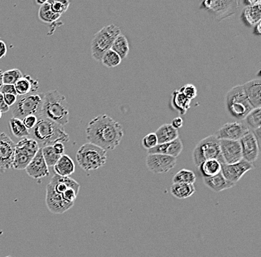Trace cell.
<instances>
[{
    "label": "cell",
    "instance_id": "6",
    "mask_svg": "<svg viewBox=\"0 0 261 257\" xmlns=\"http://www.w3.org/2000/svg\"><path fill=\"white\" fill-rule=\"evenodd\" d=\"M76 159L79 166L85 171H94L106 163L107 151L92 143H87L79 148Z\"/></svg>",
    "mask_w": 261,
    "mask_h": 257
},
{
    "label": "cell",
    "instance_id": "10",
    "mask_svg": "<svg viewBox=\"0 0 261 257\" xmlns=\"http://www.w3.org/2000/svg\"><path fill=\"white\" fill-rule=\"evenodd\" d=\"M38 143L32 138L22 139L16 143L13 166L16 170H25L39 149Z\"/></svg>",
    "mask_w": 261,
    "mask_h": 257
},
{
    "label": "cell",
    "instance_id": "16",
    "mask_svg": "<svg viewBox=\"0 0 261 257\" xmlns=\"http://www.w3.org/2000/svg\"><path fill=\"white\" fill-rule=\"evenodd\" d=\"M242 157L250 163L257 161L260 154V143L251 132H248L240 140Z\"/></svg>",
    "mask_w": 261,
    "mask_h": 257
},
{
    "label": "cell",
    "instance_id": "35",
    "mask_svg": "<svg viewBox=\"0 0 261 257\" xmlns=\"http://www.w3.org/2000/svg\"><path fill=\"white\" fill-rule=\"evenodd\" d=\"M42 156L48 167H53L56 165L61 156L58 155L53 151L52 146L42 148Z\"/></svg>",
    "mask_w": 261,
    "mask_h": 257
},
{
    "label": "cell",
    "instance_id": "25",
    "mask_svg": "<svg viewBox=\"0 0 261 257\" xmlns=\"http://www.w3.org/2000/svg\"><path fill=\"white\" fill-rule=\"evenodd\" d=\"M158 144L170 143L179 138L178 131L174 129L171 124H163L155 132Z\"/></svg>",
    "mask_w": 261,
    "mask_h": 257
},
{
    "label": "cell",
    "instance_id": "14",
    "mask_svg": "<svg viewBox=\"0 0 261 257\" xmlns=\"http://www.w3.org/2000/svg\"><path fill=\"white\" fill-rule=\"evenodd\" d=\"M177 158L163 154H148L146 165L149 171L155 174L166 173L175 167Z\"/></svg>",
    "mask_w": 261,
    "mask_h": 257
},
{
    "label": "cell",
    "instance_id": "45",
    "mask_svg": "<svg viewBox=\"0 0 261 257\" xmlns=\"http://www.w3.org/2000/svg\"><path fill=\"white\" fill-rule=\"evenodd\" d=\"M9 109H10V108L5 102L3 94H0V112L2 113H7Z\"/></svg>",
    "mask_w": 261,
    "mask_h": 257
},
{
    "label": "cell",
    "instance_id": "7",
    "mask_svg": "<svg viewBox=\"0 0 261 257\" xmlns=\"http://www.w3.org/2000/svg\"><path fill=\"white\" fill-rule=\"evenodd\" d=\"M120 34L119 27L114 24L107 25L100 30L92 41V57L96 61H101L103 55L111 49L114 40Z\"/></svg>",
    "mask_w": 261,
    "mask_h": 257
},
{
    "label": "cell",
    "instance_id": "23",
    "mask_svg": "<svg viewBox=\"0 0 261 257\" xmlns=\"http://www.w3.org/2000/svg\"><path fill=\"white\" fill-rule=\"evenodd\" d=\"M56 174L63 177H69L75 171V162L69 156L63 154L53 166Z\"/></svg>",
    "mask_w": 261,
    "mask_h": 257
},
{
    "label": "cell",
    "instance_id": "32",
    "mask_svg": "<svg viewBox=\"0 0 261 257\" xmlns=\"http://www.w3.org/2000/svg\"><path fill=\"white\" fill-rule=\"evenodd\" d=\"M9 125L14 137L22 139L29 137L30 131L26 128L22 119L12 117L9 120Z\"/></svg>",
    "mask_w": 261,
    "mask_h": 257
},
{
    "label": "cell",
    "instance_id": "40",
    "mask_svg": "<svg viewBox=\"0 0 261 257\" xmlns=\"http://www.w3.org/2000/svg\"><path fill=\"white\" fill-rule=\"evenodd\" d=\"M38 117L34 116V115H29L27 116L23 119V124L26 126L28 131H31V129L34 128V126L37 124Z\"/></svg>",
    "mask_w": 261,
    "mask_h": 257
},
{
    "label": "cell",
    "instance_id": "50",
    "mask_svg": "<svg viewBox=\"0 0 261 257\" xmlns=\"http://www.w3.org/2000/svg\"><path fill=\"white\" fill-rule=\"evenodd\" d=\"M45 2L46 1H37V4L40 5L41 6H42V5L45 4Z\"/></svg>",
    "mask_w": 261,
    "mask_h": 257
},
{
    "label": "cell",
    "instance_id": "49",
    "mask_svg": "<svg viewBox=\"0 0 261 257\" xmlns=\"http://www.w3.org/2000/svg\"><path fill=\"white\" fill-rule=\"evenodd\" d=\"M3 70H0V90L3 86Z\"/></svg>",
    "mask_w": 261,
    "mask_h": 257
},
{
    "label": "cell",
    "instance_id": "1",
    "mask_svg": "<svg viewBox=\"0 0 261 257\" xmlns=\"http://www.w3.org/2000/svg\"><path fill=\"white\" fill-rule=\"evenodd\" d=\"M80 184L70 177L55 174L46 187L45 203L50 212L63 214L73 207Z\"/></svg>",
    "mask_w": 261,
    "mask_h": 257
},
{
    "label": "cell",
    "instance_id": "27",
    "mask_svg": "<svg viewBox=\"0 0 261 257\" xmlns=\"http://www.w3.org/2000/svg\"><path fill=\"white\" fill-rule=\"evenodd\" d=\"M204 178L212 177L221 172V163L217 159L204 161L198 167Z\"/></svg>",
    "mask_w": 261,
    "mask_h": 257
},
{
    "label": "cell",
    "instance_id": "33",
    "mask_svg": "<svg viewBox=\"0 0 261 257\" xmlns=\"http://www.w3.org/2000/svg\"><path fill=\"white\" fill-rule=\"evenodd\" d=\"M196 181V175L190 170L182 169L177 172L173 177V183L194 184Z\"/></svg>",
    "mask_w": 261,
    "mask_h": 257
},
{
    "label": "cell",
    "instance_id": "41",
    "mask_svg": "<svg viewBox=\"0 0 261 257\" xmlns=\"http://www.w3.org/2000/svg\"><path fill=\"white\" fill-rule=\"evenodd\" d=\"M0 94L5 95V94H14V95L17 96V92H16L15 87L14 85H3L0 90Z\"/></svg>",
    "mask_w": 261,
    "mask_h": 257
},
{
    "label": "cell",
    "instance_id": "11",
    "mask_svg": "<svg viewBox=\"0 0 261 257\" xmlns=\"http://www.w3.org/2000/svg\"><path fill=\"white\" fill-rule=\"evenodd\" d=\"M238 0H206L200 5V9L206 11L218 21L232 17L240 7Z\"/></svg>",
    "mask_w": 261,
    "mask_h": 257
},
{
    "label": "cell",
    "instance_id": "39",
    "mask_svg": "<svg viewBox=\"0 0 261 257\" xmlns=\"http://www.w3.org/2000/svg\"><path fill=\"white\" fill-rule=\"evenodd\" d=\"M157 144H158V141H157V136L155 133L148 134L143 138L142 146L147 151L155 147Z\"/></svg>",
    "mask_w": 261,
    "mask_h": 257
},
{
    "label": "cell",
    "instance_id": "20",
    "mask_svg": "<svg viewBox=\"0 0 261 257\" xmlns=\"http://www.w3.org/2000/svg\"><path fill=\"white\" fill-rule=\"evenodd\" d=\"M243 86L245 94L254 108L261 106V80L260 78L254 79L245 83Z\"/></svg>",
    "mask_w": 261,
    "mask_h": 257
},
{
    "label": "cell",
    "instance_id": "44",
    "mask_svg": "<svg viewBox=\"0 0 261 257\" xmlns=\"http://www.w3.org/2000/svg\"><path fill=\"white\" fill-rule=\"evenodd\" d=\"M171 125L174 127L176 130H178L180 127H183V119L181 117L178 116V117L174 118L171 122Z\"/></svg>",
    "mask_w": 261,
    "mask_h": 257
},
{
    "label": "cell",
    "instance_id": "8",
    "mask_svg": "<svg viewBox=\"0 0 261 257\" xmlns=\"http://www.w3.org/2000/svg\"><path fill=\"white\" fill-rule=\"evenodd\" d=\"M192 158L194 165L198 168L203 162L208 159H217L221 164L224 163L220 148L219 140L215 135L209 136L201 140L193 151Z\"/></svg>",
    "mask_w": 261,
    "mask_h": 257
},
{
    "label": "cell",
    "instance_id": "36",
    "mask_svg": "<svg viewBox=\"0 0 261 257\" xmlns=\"http://www.w3.org/2000/svg\"><path fill=\"white\" fill-rule=\"evenodd\" d=\"M23 77L21 71L17 69H11L3 72V84L14 85Z\"/></svg>",
    "mask_w": 261,
    "mask_h": 257
},
{
    "label": "cell",
    "instance_id": "31",
    "mask_svg": "<svg viewBox=\"0 0 261 257\" xmlns=\"http://www.w3.org/2000/svg\"><path fill=\"white\" fill-rule=\"evenodd\" d=\"M243 122L246 124L251 132H254L257 129H260L261 126V110L260 108H254L247 116L243 119Z\"/></svg>",
    "mask_w": 261,
    "mask_h": 257
},
{
    "label": "cell",
    "instance_id": "30",
    "mask_svg": "<svg viewBox=\"0 0 261 257\" xmlns=\"http://www.w3.org/2000/svg\"><path fill=\"white\" fill-rule=\"evenodd\" d=\"M111 50L117 53L121 59H125L129 53V43L125 36L122 34H119L114 40Z\"/></svg>",
    "mask_w": 261,
    "mask_h": 257
},
{
    "label": "cell",
    "instance_id": "2",
    "mask_svg": "<svg viewBox=\"0 0 261 257\" xmlns=\"http://www.w3.org/2000/svg\"><path fill=\"white\" fill-rule=\"evenodd\" d=\"M86 139L89 143L112 151L120 144L124 135L122 125L111 116L102 114L94 118L86 127Z\"/></svg>",
    "mask_w": 261,
    "mask_h": 257
},
{
    "label": "cell",
    "instance_id": "38",
    "mask_svg": "<svg viewBox=\"0 0 261 257\" xmlns=\"http://www.w3.org/2000/svg\"><path fill=\"white\" fill-rule=\"evenodd\" d=\"M179 91L183 94L187 99H190L191 101L195 99L198 96V90H197L196 87L190 83L181 87L179 89Z\"/></svg>",
    "mask_w": 261,
    "mask_h": 257
},
{
    "label": "cell",
    "instance_id": "17",
    "mask_svg": "<svg viewBox=\"0 0 261 257\" xmlns=\"http://www.w3.org/2000/svg\"><path fill=\"white\" fill-rule=\"evenodd\" d=\"M219 143L221 155L225 164L230 165L237 163L243 159L240 142L221 140Z\"/></svg>",
    "mask_w": 261,
    "mask_h": 257
},
{
    "label": "cell",
    "instance_id": "5",
    "mask_svg": "<svg viewBox=\"0 0 261 257\" xmlns=\"http://www.w3.org/2000/svg\"><path fill=\"white\" fill-rule=\"evenodd\" d=\"M225 108L231 117L242 121L254 108L245 94L243 86L231 88L225 96Z\"/></svg>",
    "mask_w": 261,
    "mask_h": 257
},
{
    "label": "cell",
    "instance_id": "37",
    "mask_svg": "<svg viewBox=\"0 0 261 257\" xmlns=\"http://www.w3.org/2000/svg\"><path fill=\"white\" fill-rule=\"evenodd\" d=\"M48 2L51 6L53 12L60 16L69 9V6H70V3L66 0H62V1L52 0V1Z\"/></svg>",
    "mask_w": 261,
    "mask_h": 257
},
{
    "label": "cell",
    "instance_id": "43",
    "mask_svg": "<svg viewBox=\"0 0 261 257\" xmlns=\"http://www.w3.org/2000/svg\"><path fill=\"white\" fill-rule=\"evenodd\" d=\"M52 147L54 152L58 155H63L64 153H65V146H64L63 143H61V142L54 143Z\"/></svg>",
    "mask_w": 261,
    "mask_h": 257
},
{
    "label": "cell",
    "instance_id": "26",
    "mask_svg": "<svg viewBox=\"0 0 261 257\" xmlns=\"http://www.w3.org/2000/svg\"><path fill=\"white\" fill-rule=\"evenodd\" d=\"M191 101L187 99L183 94L175 90L171 94V106L180 114L184 115L191 108Z\"/></svg>",
    "mask_w": 261,
    "mask_h": 257
},
{
    "label": "cell",
    "instance_id": "52",
    "mask_svg": "<svg viewBox=\"0 0 261 257\" xmlns=\"http://www.w3.org/2000/svg\"><path fill=\"white\" fill-rule=\"evenodd\" d=\"M6 257H11V256H6Z\"/></svg>",
    "mask_w": 261,
    "mask_h": 257
},
{
    "label": "cell",
    "instance_id": "34",
    "mask_svg": "<svg viewBox=\"0 0 261 257\" xmlns=\"http://www.w3.org/2000/svg\"><path fill=\"white\" fill-rule=\"evenodd\" d=\"M122 61L120 56L112 50H108L102 57L103 66L107 68H114L119 66Z\"/></svg>",
    "mask_w": 261,
    "mask_h": 257
},
{
    "label": "cell",
    "instance_id": "21",
    "mask_svg": "<svg viewBox=\"0 0 261 257\" xmlns=\"http://www.w3.org/2000/svg\"><path fill=\"white\" fill-rule=\"evenodd\" d=\"M38 80H34L31 76H23L20 80L14 84L17 95H28L32 93H36L39 89Z\"/></svg>",
    "mask_w": 261,
    "mask_h": 257
},
{
    "label": "cell",
    "instance_id": "19",
    "mask_svg": "<svg viewBox=\"0 0 261 257\" xmlns=\"http://www.w3.org/2000/svg\"><path fill=\"white\" fill-rule=\"evenodd\" d=\"M183 149V144L180 138L170 143L157 144L155 147L148 151V154H163L177 158Z\"/></svg>",
    "mask_w": 261,
    "mask_h": 257
},
{
    "label": "cell",
    "instance_id": "22",
    "mask_svg": "<svg viewBox=\"0 0 261 257\" xmlns=\"http://www.w3.org/2000/svg\"><path fill=\"white\" fill-rule=\"evenodd\" d=\"M243 23L248 27H254L260 23L261 4L246 6L242 12Z\"/></svg>",
    "mask_w": 261,
    "mask_h": 257
},
{
    "label": "cell",
    "instance_id": "18",
    "mask_svg": "<svg viewBox=\"0 0 261 257\" xmlns=\"http://www.w3.org/2000/svg\"><path fill=\"white\" fill-rule=\"evenodd\" d=\"M25 170L28 176L36 179L49 176V170L42 156V148H39L35 157L28 164Z\"/></svg>",
    "mask_w": 261,
    "mask_h": 257
},
{
    "label": "cell",
    "instance_id": "3",
    "mask_svg": "<svg viewBox=\"0 0 261 257\" xmlns=\"http://www.w3.org/2000/svg\"><path fill=\"white\" fill-rule=\"evenodd\" d=\"M40 116L62 127L66 125L69 122V104L65 96L57 90H53L44 94Z\"/></svg>",
    "mask_w": 261,
    "mask_h": 257
},
{
    "label": "cell",
    "instance_id": "51",
    "mask_svg": "<svg viewBox=\"0 0 261 257\" xmlns=\"http://www.w3.org/2000/svg\"><path fill=\"white\" fill-rule=\"evenodd\" d=\"M2 115H3V113H2L1 112H0V119H1Z\"/></svg>",
    "mask_w": 261,
    "mask_h": 257
},
{
    "label": "cell",
    "instance_id": "28",
    "mask_svg": "<svg viewBox=\"0 0 261 257\" xmlns=\"http://www.w3.org/2000/svg\"><path fill=\"white\" fill-rule=\"evenodd\" d=\"M195 190V187L192 184L173 183L171 186V195L179 200L192 196Z\"/></svg>",
    "mask_w": 261,
    "mask_h": 257
},
{
    "label": "cell",
    "instance_id": "9",
    "mask_svg": "<svg viewBox=\"0 0 261 257\" xmlns=\"http://www.w3.org/2000/svg\"><path fill=\"white\" fill-rule=\"evenodd\" d=\"M43 99L44 94L42 93H32L28 95L20 96L12 107V112L14 117L22 120L29 115H34L39 117Z\"/></svg>",
    "mask_w": 261,
    "mask_h": 257
},
{
    "label": "cell",
    "instance_id": "42",
    "mask_svg": "<svg viewBox=\"0 0 261 257\" xmlns=\"http://www.w3.org/2000/svg\"><path fill=\"white\" fill-rule=\"evenodd\" d=\"M3 98H4L6 105L10 108L11 106H13L17 102V96L14 95V94H5L3 95Z\"/></svg>",
    "mask_w": 261,
    "mask_h": 257
},
{
    "label": "cell",
    "instance_id": "29",
    "mask_svg": "<svg viewBox=\"0 0 261 257\" xmlns=\"http://www.w3.org/2000/svg\"><path fill=\"white\" fill-rule=\"evenodd\" d=\"M38 17L39 20L42 23H46V24H52L56 20H59L61 16L55 14L51 9V6H50L48 2L46 1L45 4L42 5L39 8Z\"/></svg>",
    "mask_w": 261,
    "mask_h": 257
},
{
    "label": "cell",
    "instance_id": "46",
    "mask_svg": "<svg viewBox=\"0 0 261 257\" xmlns=\"http://www.w3.org/2000/svg\"><path fill=\"white\" fill-rule=\"evenodd\" d=\"M7 53V46L3 40H0V59L6 56Z\"/></svg>",
    "mask_w": 261,
    "mask_h": 257
},
{
    "label": "cell",
    "instance_id": "15",
    "mask_svg": "<svg viewBox=\"0 0 261 257\" xmlns=\"http://www.w3.org/2000/svg\"><path fill=\"white\" fill-rule=\"evenodd\" d=\"M16 143L6 133H0V170L4 172L13 166Z\"/></svg>",
    "mask_w": 261,
    "mask_h": 257
},
{
    "label": "cell",
    "instance_id": "13",
    "mask_svg": "<svg viewBox=\"0 0 261 257\" xmlns=\"http://www.w3.org/2000/svg\"><path fill=\"white\" fill-rule=\"evenodd\" d=\"M254 168L252 163H250L244 159H241L240 162L230 165L221 164V173L228 182L235 185L245 173Z\"/></svg>",
    "mask_w": 261,
    "mask_h": 257
},
{
    "label": "cell",
    "instance_id": "12",
    "mask_svg": "<svg viewBox=\"0 0 261 257\" xmlns=\"http://www.w3.org/2000/svg\"><path fill=\"white\" fill-rule=\"evenodd\" d=\"M249 132L246 124L242 120L226 123L214 135L219 140L239 141Z\"/></svg>",
    "mask_w": 261,
    "mask_h": 257
},
{
    "label": "cell",
    "instance_id": "47",
    "mask_svg": "<svg viewBox=\"0 0 261 257\" xmlns=\"http://www.w3.org/2000/svg\"><path fill=\"white\" fill-rule=\"evenodd\" d=\"M245 5L246 6H254V5L261 4L260 0H246V1L243 2Z\"/></svg>",
    "mask_w": 261,
    "mask_h": 257
},
{
    "label": "cell",
    "instance_id": "4",
    "mask_svg": "<svg viewBox=\"0 0 261 257\" xmlns=\"http://www.w3.org/2000/svg\"><path fill=\"white\" fill-rule=\"evenodd\" d=\"M30 136L38 143L39 148L53 146L54 143L69 141V136L62 126L39 116L34 128L30 131Z\"/></svg>",
    "mask_w": 261,
    "mask_h": 257
},
{
    "label": "cell",
    "instance_id": "24",
    "mask_svg": "<svg viewBox=\"0 0 261 257\" xmlns=\"http://www.w3.org/2000/svg\"><path fill=\"white\" fill-rule=\"evenodd\" d=\"M204 182L205 185L214 192L223 191L235 186L225 179L221 172L212 177L204 178Z\"/></svg>",
    "mask_w": 261,
    "mask_h": 257
},
{
    "label": "cell",
    "instance_id": "48",
    "mask_svg": "<svg viewBox=\"0 0 261 257\" xmlns=\"http://www.w3.org/2000/svg\"><path fill=\"white\" fill-rule=\"evenodd\" d=\"M260 23H258L254 27V32L253 34H255V35L260 36L261 34L260 31Z\"/></svg>",
    "mask_w": 261,
    "mask_h": 257
}]
</instances>
